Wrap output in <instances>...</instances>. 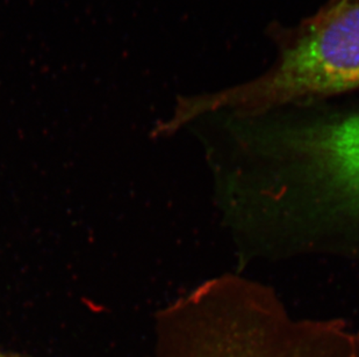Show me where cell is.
Here are the masks:
<instances>
[{
  "instance_id": "cell-4",
  "label": "cell",
  "mask_w": 359,
  "mask_h": 357,
  "mask_svg": "<svg viewBox=\"0 0 359 357\" xmlns=\"http://www.w3.org/2000/svg\"><path fill=\"white\" fill-rule=\"evenodd\" d=\"M359 0H328L325 5H339V4L357 3Z\"/></svg>"
},
{
  "instance_id": "cell-1",
  "label": "cell",
  "mask_w": 359,
  "mask_h": 357,
  "mask_svg": "<svg viewBox=\"0 0 359 357\" xmlns=\"http://www.w3.org/2000/svg\"><path fill=\"white\" fill-rule=\"evenodd\" d=\"M236 159L241 209L272 252L342 254L359 222V108L257 116Z\"/></svg>"
},
{
  "instance_id": "cell-2",
  "label": "cell",
  "mask_w": 359,
  "mask_h": 357,
  "mask_svg": "<svg viewBox=\"0 0 359 357\" xmlns=\"http://www.w3.org/2000/svg\"><path fill=\"white\" fill-rule=\"evenodd\" d=\"M156 319L149 357H359L346 321L295 318L275 290L238 273L198 284Z\"/></svg>"
},
{
  "instance_id": "cell-5",
  "label": "cell",
  "mask_w": 359,
  "mask_h": 357,
  "mask_svg": "<svg viewBox=\"0 0 359 357\" xmlns=\"http://www.w3.org/2000/svg\"><path fill=\"white\" fill-rule=\"evenodd\" d=\"M0 357H19L18 355L8 354V353H5V351H1L0 349Z\"/></svg>"
},
{
  "instance_id": "cell-3",
  "label": "cell",
  "mask_w": 359,
  "mask_h": 357,
  "mask_svg": "<svg viewBox=\"0 0 359 357\" xmlns=\"http://www.w3.org/2000/svg\"><path fill=\"white\" fill-rule=\"evenodd\" d=\"M277 59L244 84L178 99L161 123L172 135L201 118H249L307 105L359 88V1L323 5L297 27L281 33Z\"/></svg>"
}]
</instances>
